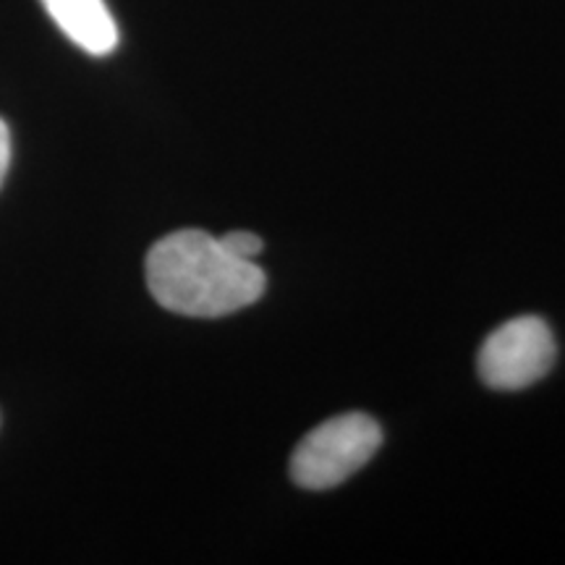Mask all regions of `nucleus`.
Here are the masks:
<instances>
[{"label": "nucleus", "instance_id": "nucleus-4", "mask_svg": "<svg viewBox=\"0 0 565 565\" xmlns=\"http://www.w3.org/2000/svg\"><path fill=\"white\" fill-rule=\"evenodd\" d=\"M58 30L89 55H110L118 47V26L105 0H40Z\"/></svg>", "mask_w": 565, "mask_h": 565}, {"label": "nucleus", "instance_id": "nucleus-3", "mask_svg": "<svg viewBox=\"0 0 565 565\" xmlns=\"http://www.w3.org/2000/svg\"><path fill=\"white\" fill-rule=\"evenodd\" d=\"M555 364V338L540 317H515L500 324L479 349V377L492 391H524Z\"/></svg>", "mask_w": 565, "mask_h": 565}, {"label": "nucleus", "instance_id": "nucleus-1", "mask_svg": "<svg viewBox=\"0 0 565 565\" xmlns=\"http://www.w3.org/2000/svg\"><path fill=\"white\" fill-rule=\"evenodd\" d=\"M147 286L162 309L225 317L263 299L267 278L254 259L233 257L204 231H175L147 254Z\"/></svg>", "mask_w": 565, "mask_h": 565}, {"label": "nucleus", "instance_id": "nucleus-5", "mask_svg": "<svg viewBox=\"0 0 565 565\" xmlns=\"http://www.w3.org/2000/svg\"><path fill=\"white\" fill-rule=\"evenodd\" d=\"M221 244L233 254V257H242V259H254L259 252L265 249L263 238H259L257 233H249V231L225 233V236H221Z\"/></svg>", "mask_w": 565, "mask_h": 565}, {"label": "nucleus", "instance_id": "nucleus-2", "mask_svg": "<svg viewBox=\"0 0 565 565\" xmlns=\"http://www.w3.org/2000/svg\"><path fill=\"white\" fill-rule=\"evenodd\" d=\"M383 443V429L372 416L351 412L315 427L296 445L291 479L303 490H330L356 475Z\"/></svg>", "mask_w": 565, "mask_h": 565}, {"label": "nucleus", "instance_id": "nucleus-6", "mask_svg": "<svg viewBox=\"0 0 565 565\" xmlns=\"http://www.w3.org/2000/svg\"><path fill=\"white\" fill-rule=\"evenodd\" d=\"M9 162H11V134H9V126H6L3 118H0V186H3L6 171H9Z\"/></svg>", "mask_w": 565, "mask_h": 565}]
</instances>
